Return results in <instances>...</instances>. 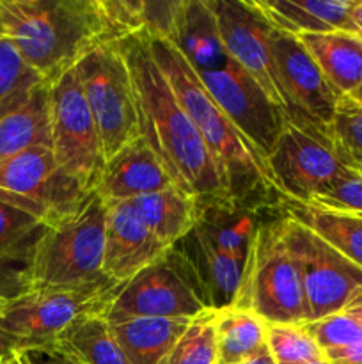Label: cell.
Here are the masks:
<instances>
[{
    "instance_id": "7a4b0ae2",
    "label": "cell",
    "mask_w": 362,
    "mask_h": 364,
    "mask_svg": "<svg viewBox=\"0 0 362 364\" xmlns=\"http://www.w3.org/2000/svg\"><path fill=\"white\" fill-rule=\"evenodd\" d=\"M148 39L156 64L212 153L227 198L252 206L277 205L280 194L270 180L266 162L216 105L185 53L170 39Z\"/></svg>"
},
{
    "instance_id": "d4e9b609",
    "label": "cell",
    "mask_w": 362,
    "mask_h": 364,
    "mask_svg": "<svg viewBox=\"0 0 362 364\" xmlns=\"http://www.w3.org/2000/svg\"><path fill=\"white\" fill-rule=\"evenodd\" d=\"M277 210L309 228L312 233L362 269V217L325 208L316 203L297 201L279 196Z\"/></svg>"
},
{
    "instance_id": "7c38bea8",
    "label": "cell",
    "mask_w": 362,
    "mask_h": 364,
    "mask_svg": "<svg viewBox=\"0 0 362 364\" xmlns=\"http://www.w3.org/2000/svg\"><path fill=\"white\" fill-rule=\"evenodd\" d=\"M272 53L287 119L327 137L341 96L297 36L273 27Z\"/></svg>"
},
{
    "instance_id": "5b68a950",
    "label": "cell",
    "mask_w": 362,
    "mask_h": 364,
    "mask_svg": "<svg viewBox=\"0 0 362 364\" xmlns=\"http://www.w3.org/2000/svg\"><path fill=\"white\" fill-rule=\"evenodd\" d=\"M234 306L251 309L265 323H305L311 320L300 274L284 240L277 208L256 230Z\"/></svg>"
},
{
    "instance_id": "484cf974",
    "label": "cell",
    "mask_w": 362,
    "mask_h": 364,
    "mask_svg": "<svg viewBox=\"0 0 362 364\" xmlns=\"http://www.w3.org/2000/svg\"><path fill=\"white\" fill-rule=\"evenodd\" d=\"M146 226L167 249L180 244L195 228L199 219L197 199L177 185L131 199Z\"/></svg>"
},
{
    "instance_id": "603a6c76",
    "label": "cell",
    "mask_w": 362,
    "mask_h": 364,
    "mask_svg": "<svg viewBox=\"0 0 362 364\" xmlns=\"http://www.w3.org/2000/svg\"><path fill=\"white\" fill-rule=\"evenodd\" d=\"M297 38L337 95L350 96L362 84V34L339 31Z\"/></svg>"
},
{
    "instance_id": "44dd1931",
    "label": "cell",
    "mask_w": 362,
    "mask_h": 364,
    "mask_svg": "<svg viewBox=\"0 0 362 364\" xmlns=\"http://www.w3.org/2000/svg\"><path fill=\"white\" fill-rule=\"evenodd\" d=\"M169 39L197 73L219 70L229 60L208 0H180Z\"/></svg>"
},
{
    "instance_id": "5bb4252c",
    "label": "cell",
    "mask_w": 362,
    "mask_h": 364,
    "mask_svg": "<svg viewBox=\"0 0 362 364\" xmlns=\"http://www.w3.org/2000/svg\"><path fill=\"white\" fill-rule=\"evenodd\" d=\"M197 75L216 105L266 162L287 123L286 110L273 103L261 85L234 60L229 59L219 70Z\"/></svg>"
},
{
    "instance_id": "8d00e7d4",
    "label": "cell",
    "mask_w": 362,
    "mask_h": 364,
    "mask_svg": "<svg viewBox=\"0 0 362 364\" xmlns=\"http://www.w3.org/2000/svg\"><path fill=\"white\" fill-rule=\"evenodd\" d=\"M323 355L329 364H362V341L339 350L325 352Z\"/></svg>"
},
{
    "instance_id": "ee69618b",
    "label": "cell",
    "mask_w": 362,
    "mask_h": 364,
    "mask_svg": "<svg viewBox=\"0 0 362 364\" xmlns=\"http://www.w3.org/2000/svg\"><path fill=\"white\" fill-rule=\"evenodd\" d=\"M0 38H4V28H2V7H0Z\"/></svg>"
},
{
    "instance_id": "8992f818",
    "label": "cell",
    "mask_w": 362,
    "mask_h": 364,
    "mask_svg": "<svg viewBox=\"0 0 362 364\" xmlns=\"http://www.w3.org/2000/svg\"><path fill=\"white\" fill-rule=\"evenodd\" d=\"M119 284L82 288H34L4 301L0 326L27 348L50 347L78 320L105 315Z\"/></svg>"
},
{
    "instance_id": "f1b7e54d",
    "label": "cell",
    "mask_w": 362,
    "mask_h": 364,
    "mask_svg": "<svg viewBox=\"0 0 362 364\" xmlns=\"http://www.w3.org/2000/svg\"><path fill=\"white\" fill-rule=\"evenodd\" d=\"M48 87L39 89L23 109L0 117V162L34 146H50Z\"/></svg>"
},
{
    "instance_id": "1f68e13d",
    "label": "cell",
    "mask_w": 362,
    "mask_h": 364,
    "mask_svg": "<svg viewBox=\"0 0 362 364\" xmlns=\"http://www.w3.org/2000/svg\"><path fill=\"white\" fill-rule=\"evenodd\" d=\"M219 348L215 334V309L195 316L183 336L158 364H216Z\"/></svg>"
},
{
    "instance_id": "4fadbf2b",
    "label": "cell",
    "mask_w": 362,
    "mask_h": 364,
    "mask_svg": "<svg viewBox=\"0 0 362 364\" xmlns=\"http://www.w3.org/2000/svg\"><path fill=\"white\" fill-rule=\"evenodd\" d=\"M266 167L280 196L305 203L314 201L348 171L325 135L290 119L266 156Z\"/></svg>"
},
{
    "instance_id": "7402d4cb",
    "label": "cell",
    "mask_w": 362,
    "mask_h": 364,
    "mask_svg": "<svg viewBox=\"0 0 362 364\" xmlns=\"http://www.w3.org/2000/svg\"><path fill=\"white\" fill-rule=\"evenodd\" d=\"M45 230L38 219L0 201V277L6 279L9 297L27 290L28 267Z\"/></svg>"
},
{
    "instance_id": "4316f807",
    "label": "cell",
    "mask_w": 362,
    "mask_h": 364,
    "mask_svg": "<svg viewBox=\"0 0 362 364\" xmlns=\"http://www.w3.org/2000/svg\"><path fill=\"white\" fill-rule=\"evenodd\" d=\"M50 348L62 352L78 364H128L105 315L78 320L64 331Z\"/></svg>"
},
{
    "instance_id": "ba28073f",
    "label": "cell",
    "mask_w": 362,
    "mask_h": 364,
    "mask_svg": "<svg viewBox=\"0 0 362 364\" xmlns=\"http://www.w3.org/2000/svg\"><path fill=\"white\" fill-rule=\"evenodd\" d=\"M206 309L209 306L197 276L187 256L174 245L119 287L105 318L109 322L138 316L195 318Z\"/></svg>"
},
{
    "instance_id": "bcb514c9",
    "label": "cell",
    "mask_w": 362,
    "mask_h": 364,
    "mask_svg": "<svg viewBox=\"0 0 362 364\" xmlns=\"http://www.w3.org/2000/svg\"><path fill=\"white\" fill-rule=\"evenodd\" d=\"M216 364H222V363H220V361H219V363H216Z\"/></svg>"
},
{
    "instance_id": "ac0fdd59",
    "label": "cell",
    "mask_w": 362,
    "mask_h": 364,
    "mask_svg": "<svg viewBox=\"0 0 362 364\" xmlns=\"http://www.w3.org/2000/svg\"><path fill=\"white\" fill-rule=\"evenodd\" d=\"M176 247H180L190 262L209 309L234 306L243 283L245 263L216 247L197 228L176 244Z\"/></svg>"
},
{
    "instance_id": "d590c367",
    "label": "cell",
    "mask_w": 362,
    "mask_h": 364,
    "mask_svg": "<svg viewBox=\"0 0 362 364\" xmlns=\"http://www.w3.org/2000/svg\"><path fill=\"white\" fill-rule=\"evenodd\" d=\"M18 358H20L21 364H78L67 355H64L62 352L50 347L27 348V350L18 352Z\"/></svg>"
},
{
    "instance_id": "8fae6325",
    "label": "cell",
    "mask_w": 362,
    "mask_h": 364,
    "mask_svg": "<svg viewBox=\"0 0 362 364\" xmlns=\"http://www.w3.org/2000/svg\"><path fill=\"white\" fill-rule=\"evenodd\" d=\"M48 105L55 162L85 191L94 192L105 167V155L75 68L50 84Z\"/></svg>"
},
{
    "instance_id": "52a82bcc",
    "label": "cell",
    "mask_w": 362,
    "mask_h": 364,
    "mask_svg": "<svg viewBox=\"0 0 362 364\" xmlns=\"http://www.w3.org/2000/svg\"><path fill=\"white\" fill-rule=\"evenodd\" d=\"M75 71L98 128L106 162L141 137L133 82L119 43L105 41L92 48Z\"/></svg>"
},
{
    "instance_id": "4dcf8cb0",
    "label": "cell",
    "mask_w": 362,
    "mask_h": 364,
    "mask_svg": "<svg viewBox=\"0 0 362 364\" xmlns=\"http://www.w3.org/2000/svg\"><path fill=\"white\" fill-rule=\"evenodd\" d=\"M330 148L346 169L362 176V105L341 96L327 134Z\"/></svg>"
},
{
    "instance_id": "e575fe53",
    "label": "cell",
    "mask_w": 362,
    "mask_h": 364,
    "mask_svg": "<svg viewBox=\"0 0 362 364\" xmlns=\"http://www.w3.org/2000/svg\"><path fill=\"white\" fill-rule=\"evenodd\" d=\"M309 203L362 217V176L348 169L343 176L329 185L314 201Z\"/></svg>"
},
{
    "instance_id": "2e32d148",
    "label": "cell",
    "mask_w": 362,
    "mask_h": 364,
    "mask_svg": "<svg viewBox=\"0 0 362 364\" xmlns=\"http://www.w3.org/2000/svg\"><path fill=\"white\" fill-rule=\"evenodd\" d=\"M167 252L131 201H106L103 274L123 287Z\"/></svg>"
},
{
    "instance_id": "d6a6232c",
    "label": "cell",
    "mask_w": 362,
    "mask_h": 364,
    "mask_svg": "<svg viewBox=\"0 0 362 364\" xmlns=\"http://www.w3.org/2000/svg\"><path fill=\"white\" fill-rule=\"evenodd\" d=\"M266 348L275 364H309L325 359L304 323H266Z\"/></svg>"
},
{
    "instance_id": "9c48e42d",
    "label": "cell",
    "mask_w": 362,
    "mask_h": 364,
    "mask_svg": "<svg viewBox=\"0 0 362 364\" xmlns=\"http://www.w3.org/2000/svg\"><path fill=\"white\" fill-rule=\"evenodd\" d=\"M283 235L302 279L309 316L319 320L346 311L362 301V269L312 233L280 213Z\"/></svg>"
},
{
    "instance_id": "e0dca14e",
    "label": "cell",
    "mask_w": 362,
    "mask_h": 364,
    "mask_svg": "<svg viewBox=\"0 0 362 364\" xmlns=\"http://www.w3.org/2000/svg\"><path fill=\"white\" fill-rule=\"evenodd\" d=\"M169 185V173L141 135L106 160L96 192L105 201H131Z\"/></svg>"
},
{
    "instance_id": "30bf717a",
    "label": "cell",
    "mask_w": 362,
    "mask_h": 364,
    "mask_svg": "<svg viewBox=\"0 0 362 364\" xmlns=\"http://www.w3.org/2000/svg\"><path fill=\"white\" fill-rule=\"evenodd\" d=\"M89 194L60 169L50 146H34L0 162V201L46 228L77 212Z\"/></svg>"
},
{
    "instance_id": "60d3db41",
    "label": "cell",
    "mask_w": 362,
    "mask_h": 364,
    "mask_svg": "<svg viewBox=\"0 0 362 364\" xmlns=\"http://www.w3.org/2000/svg\"><path fill=\"white\" fill-rule=\"evenodd\" d=\"M346 313L348 315L351 316V318L355 320V322L358 323V326L362 327V301L358 302V304H355L353 308H350V309H346Z\"/></svg>"
},
{
    "instance_id": "7bdbcfd3",
    "label": "cell",
    "mask_w": 362,
    "mask_h": 364,
    "mask_svg": "<svg viewBox=\"0 0 362 364\" xmlns=\"http://www.w3.org/2000/svg\"><path fill=\"white\" fill-rule=\"evenodd\" d=\"M0 364H21V361H20V358H18V354H14V355H11L9 359H6V361L0 363Z\"/></svg>"
},
{
    "instance_id": "f6af8a7d",
    "label": "cell",
    "mask_w": 362,
    "mask_h": 364,
    "mask_svg": "<svg viewBox=\"0 0 362 364\" xmlns=\"http://www.w3.org/2000/svg\"><path fill=\"white\" fill-rule=\"evenodd\" d=\"M309 364H329V363H327V359H322V361H316V363H309Z\"/></svg>"
},
{
    "instance_id": "3957f363",
    "label": "cell",
    "mask_w": 362,
    "mask_h": 364,
    "mask_svg": "<svg viewBox=\"0 0 362 364\" xmlns=\"http://www.w3.org/2000/svg\"><path fill=\"white\" fill-rule=\"evenodd\" d=\"M4 38L53 84L105 41H121L103 0H0Z\"/></svg>"
},
{
    "instance_id": "f35d334b",
    "label": "cell",
    "mask_w": 362,
    "mask_h": 364,
    "mask_svg": "<svg viewBox=\"0 0 362 364\" xmlns=\"http://www.w3.org/2000/svg\"><path fill=\"white\" fill-rule=\"evenodd\" d=\"M240 364H275V361H273V358L270 355L268 348H261V350L258 352L256 355H252L251 359H247V361L240 363Z\"/></svg>"
},
{
    "instance_id": "83f0119b",
    "label": "cell",
    "mask_w": 362,
    "mask_h": 364,
    "mask_svg": "<svg viewBox=\"0 0 362 364\" xmlns=\"http://www.w3.org/2000/svg\"><path fill=\"white\" fill-rule=\"evenodd\" d=\"M215 334L222 364H240L266 347V323L238 306L215 309Z\"/></svg>"
},
{
    "instance_id": "6da1fadb",
    "label": "cell",
    "mask_w": 362,
    "mask_h": 364,
    "mask_svg": "<svg viewBox=\"0 0 362 364\" xmlns=\"http://www.w3.org/2000/svg\"><path fill=\"white\" fill-rule=\"evenodd\" d=\"M117 43L133 82L141 135L163 164L172 183L201 205L229 199L212 153L153 57L148 34L138 32Z\"/></svg>"
},
{
    "instance_id": "d6986e66",
    "label": "cell",
    "mask_w": 362,
    "mask_h": 364,
    "mask_svg": "<svg viewBox=\"0 0 362 364\" xmlns=\"http://www.w3.org/2000/svg\"><path fill=\"white\" fill-rule=\"evenodd\" d=\"M270 23L293 36L361 32L351 20L355 0H256Z\"/></svg>"
},
{
    "instance_id": "f546056e",
    "label": "cell",
    "mask_w": 362,
    "mask_h": 364,
    "mask_svg": "<svg viewBox=\"0 0 362 364\" xmlns=\"http://www.w3.org/2000/svg\"><path fill=\"white\" fill-rule=\"evenodd\" d=\"M48 85L7 38H0V117L28 105Z\"/></svg>"
},
{
    "instance_id": "277c9868",
    "label": "cell",
    "mask_w": 362,
    "mask_h": 364,
    "mask_svg": "<svg viewBox=\"0 0 362 364\" xmlns=\"http://www.w3.org/2000/svg\"><path fill=\"white\" fill-rule=\"evenodd\" d=\"M105 224L106 201L94 191L67 219L46 228L32 255L27 290L112 283L103 274Z\"/></svg>"
},
{
    "instance_id": "cb8c5ba5",
    "label": "cell",
    "mask_w": 362,
    "mask_h": 364,
    "mask_svg": "<svg viewBox=\"0 0 362 364\" xmlns=\"http://www.w3.org/2000/svg\"><path fill=\"white\" fill-rule=\"evenodd\" d=\"M192 320L138 316L109 323L128 364H158L183 336Z\"/></svg>"
},
{
    "instance_id": "836d02e7",
    "label": "cell",
    "mask_w": 362,
    "mask_h": 364,
    "mask_svg": "<svg viewBox=\"0 0 362 364\" xmlns=\"http://www.w3.org/2000/svg\"><path fill=\"white\" fill-rule=\"evenodd\" d=\"M322 352L339 350L362 341V327L346 311L334 313L319 320L304 323Z\"/></svg>"
},
{
    "instance_id": "9a60e30c",
    "label": "cell",
    "mask_w": 362,
    "mask_h": 364,
    "mask_svg": "<svg viewBox=\"0 0 362 364\" xmlns=\"http://www.w3.org/2000/svg\"><path fill=\"white\" fill-rule=\"evenodd\" d=\"M227 57L247 71L273 103L284 109L272 53L273 25L256 0H208ZM286 110V109H284Z\"/></svg>"
},
{
    "instance_id": "ab89813d",
    "label": "cell",
    "mask_w": 362,
    "mask_h": 364,
    "mask_svg": "<svg viewBox=\"0 0 362 364\" xmlns=\"http://www.w3.org/2000/svg\"><path fill=\"white\" fill-rule=\"evenodd\" d=\"M351 20H353L357 31L362 34V0H355L353 9H351Z\"/></svg>"
},
{
    "instance_id": "b9f144b4",
    "label": "cell",
    "mask_w": 362,
    "mask_h": 364,
    "mask_svg": "<svg viewBox=\"0 0 362 364\" xmlns=\"http://www.w3.org/2000/svg\"><path fill=\"white\" fill-rule=\"evenodd\" d=\"M350 98H351V100H355V102H357V103H361V105H362V84L358 85V87L355 89L353 92H351V95H350Z\"/></svg>"
},
{
    "instance_id": "74e56055",
    "label": "cell",
    "mask_w": 362,
    "mask_h": 364,
    "mask_svg": "<svg viewBox=\"0 0 362 364\" xmlns=\"http://www.w3.org/2000/svg\"><path fill=\"white\" fill-rule=\"evenodd\" d=\"M4 301H6V297H0V313H2ZM18 352H21L20 341H18L16 338L11 336V334H7L6 331L2 329V326H0V363L9 359L11 355L18 354Z\"/></svg>"
},
{
    "instance_id": "ffe728a7",
    "label": "cell",
    "mask_w": 362,
    "mask_h": 364,
    "mask_svg": "<svg viewBox=\"0 0 362 364\" xmlns=\"http://www.w3.org/2000/svg\"><path fill=\"white\" fill-rule=\"evenodd\" d=\"M275 208L277 205L252 206L233 199H216L201 205L195 228L206 235L216 247L247 263L248 249L259 223Z\"/></svg>"
}]
</instances>
